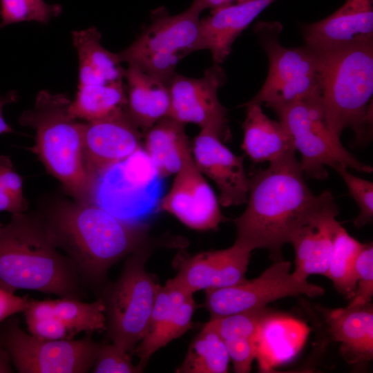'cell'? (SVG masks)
<instances>
[{"instance_id":"cell-1","label":"cell","mask_w":373,"mask_h":373,"mask_svg":"<svg viewBox=\"0 0 373 373\" xmlns=\"http://www.w3.org/2000/svg\"><path fill=\"white\" fill-rule=\"evenodd\" d=\"M303 175L291 153L249 177L247 207L233 220L235 245L250 252L265 249L274 261L282 260L283 245L323 199V193L311 191Z\"/></svg>"},{"instance_id":"cell-2","label":"cell","mask_w":373,"mask_h":373,"mask_svg":"<svg viewBox=\"0 0 373 373\" xmlns=\"http://www.w3.org/2000/svg\"><path fill=\"white\" fill-rule=\"evenodd\" d=\"M41 216L57 248L73 262L86 291L96 295L112 265L143 247L144 224L126 222L93 203L59 202Z\"/></svg>"},{"instance_id":"cell-3","label":"cell","mask_w":373,"mask_h":373,"mask_svg":"<svg viewBox=\"0 0 373 373\" xmlns=\"http://www.w3.org/2000/svg\"><path fill=\"white\" fill-rule=\"evenodd\" d=\"M0 289L82 300L87 294L70 258L58 251L41 215L12 214L0 228Z\"/></svg>"},{"instance_id":"cell-4","label":"cell","mask_w":373,"mask_h":373,"mask_svg":"<svg viewBox=\"0 0 373 373\" xmlns=\"http://www.w3.org/2000/svg\"><path fill=\"white\" fill-rule=\"evenodd\" d=\"M71 102L66 94L41 90L19 122L35 131L30 150L48 171L75 200L90 203L93 182L84 157V123L72 115Z\"/></svg>"},{"instance_id":"cell-5","label":"cell","mask_w":373,"mask_h":373,"mask_svg":"<svg viewBox=\"0 0 373 373\" xmlns=\"http://www.w3.org/2000/svg\"><path fill=\"white\" fill-rule=\"evenodd\" d=\"M318 51L321 104L329 128L340 138L350 127L358 140L364 138L372 122L373 41Z\"/></svg>"},{"instance_id":"cell-6","label":"cell","mask_w":373,"mask_h":373,"mask_svg":"<svg viewBox=\"0 0 373 373\" xmlns=\"http://www.w3.org/2000/svg\"><path fill=\"white\" fill-rule=\"evenodd\" d=\"M278 22L256 26L269 60V73L258 93L247 103L265 104L274 111L299 102L321 99V61L319 51L307 46L287 48L278 36Z\"/></svg>"},{"instance_id":"cell-7","label":"cell","mask_w":373,"mask_h":373,"mask_svg":"<svg viewBox=\"0 0 373 373\" xmlns=\"http://www.w3.org/2000/svg\"><path fill=\"white\" fill-rule=\"evenodd\" d=\"M202 11L194 2L178 15H169L165 8L154 10L151 23L117 53L120 61L139 67L169 86L178 64L203 49L199 18Z\"/></svg>"},{"instance_id":"cell-8","label":"cell","mask_w":373,"mask_h":373,"mask_svg":"<svg viewBox=\"0 0 373 373\" xmlns=\"http://www.w3.org/2000/svg\"><path fill=\"white\" fill-rule=\"evenodd\" d=\"M146 256L144 247L129 255L119 277L97 295L104 304L108 338L128 352L146 332L159 287L145 270Z\"/></svg>"},{"instance_id":"cell-9","label":"cell","mask_w":373,"mask_h":373,"mask_svg":"<svg viewBox=\"0 0 373 373\" xmlns=\"http://www.w3.org/2000/svg\"><path fill=\"white\" fill-rule=\"evenodd\" d=\"M163 179L141 147L96 178L90 203L126 222L144 224L159 209Z\"/></svg>"},{"instance_id":"cell-10","label":"cell","mask_w":373,"mask_h":373,"mask_svg":"<svg viewBox=\"0 0 373 373\" xmlns=\"http://www.w3.org/2000/svg\"><path fill=\"white\" fill-rule=\"evenodd\" d=\"M274 111L288 133L295 151L300 153L301 169L308 177L325 179L327 172L325 166L334 170L346 167L360 172H372V167L350 153L329 128L321 99L296 102Z\"/></svg>"},{"instance_id":"cell-11","label":"cell","mask_w":373,"mask_h":373,"mask_svg":"<svg viewBox=\"0 0 373 373\" xmlns=\"http://www.w3.org/2000/svg\"><path fill=\"white\" fill-rule=\"evenodd\" d=\"M93 334L75 340L42 339L24 332L12 315L0 323V341L19 373H86L102 343Z\"/></svg>"},{"instance_id":"cell-12","label":"cell","mask_w":373,"mask_h":373,"mask_svg":"<svg viewBox=\"0 0 373 373\" xmlns=\"http://www.w3.org/2000/svg\"><path fill=\"white\" fill-rule=\"evenodd\" d=\"M291 267L290 262L277 260L256 278L207 289L204 304L211 318L265 307L287 296L315 297L324 294L321 287L294 278Z\"/></svg>"},{"instance_id":"cell-13","label":"cell","mask_w":373,"mask_h":373,"mask_svg":"<svg viewBox=\"0 0 373 373\" xmlns=\"http://www.w3.org/2000/svg\"><path fill=\"white\" fill-rule=\"evenodd\" d=\"M226 82L220 64L204 70L203 77L190 78L175 73L169 88L170 107L167 116L182 123H193L201 129L216 133L222 141L231 138L227 110L220 102L218 91Z\"/></svg>"},{"instance_id":"cell-14","label":"cell","mask_w":373,"mask_h":373,"mask_svg":"<svg viewBox=\"0 0 373 373\" xmlns=\"http://www.w3.org/2000/svg\"><path fill=\"white\" fill-rule=\"evenodd\" d=\"M219 204L191 152L175 173L169 191L162 198L159 209L170 213L191 229L208 230L216 229L224 220Z\"/></svg>"},{"instance_id":"cell-15","label":"cell","mask_w":373,"mask_h":373,"mask_svg":"<svg viewBox=\"0 0 373 373\" xmlns=\"http://www.w3.org/2000/svg\"><path fill=\"white\" fill-rule=\"evenodd\" d=\"M142 142L143 133L126 109L84 123V157L93 186L100 173L133 154Z\"/></svg>"},{"instance_id":"cell-16","label":"cell","mask_w":373,"mask_h":373,"mask_svg":"<svg viewBox=\"0 0 373 373\" xmlns=\"http://www.w3.org/2000/svg\"><path fill=\"white\" fill-rule=\"evenodd\" d=\"M338 208L331 192H323L318 207L298 227L289 243L295 251L292 275L307 280L312 274L327 276L334 235L340 223L336 220Z\"/></svg>"},{"instance_id":"cell-17","label":"cell","mask_w":373,"mask_h":373,"mask_svg":"<svg viewBox=\"0 0 373 373\" xmlns=\"http://www.w3.org/2000/svg\"><path fill=\"white\" fill-rule=\"evenodd\" d=\"M191 149L200 172L216 183L220 204L227 207L247 203L249 179L244 167L245 155H235L216 133L209 129H201Z\"/></svg>"},{"instance_id":"cell-18","label":"cell","mask_w":373,"mask_h":373,"mask_svg":"<svg viewBox=\"0 0 373 373\" xmlns=\"http://www.w3.org/2000/svg\"><path fill=\"white\" fill-rule=\"evenodd\" d=\"M306 46L329 50L373 41V0H347L324 19L303 27Z\"/></svg>"},{"instance_id":"cell-19","label":"cell","mask_w":373,"mask_h":373,"mask_svg":"<svg viewBox=\"0 0 373 373\" xmlns=\"http://www.w3.org/2000/svg\"><path fill=\"white\" fill-rule=\"evenodd\" d=\"M101 34L95 27L73 32V41L79 57L77 96L111 91L125 86V69L118 54L104 48Z\"/></svg>"},{"instance_id":"cell-20","label":"cell","mask_w":373,"mask_h":373,"mask_svg":"<svg viewBox=\"0 0 373 373\" xmlns=\"http://www.w3.org/2000/svg\"><path fill=\"white\" fill-rule=\"evenodd\" d=\"M275 0H254L230 4L200 19L203 49L210 50L214 64L225 61L236 38Z\"/></svg>"},{"instance_id":"cell-21","label":"cell","mask_w":373,"mask_h":373,"mask_svg":"<svg viewBox=\"0 0 373 373\" xmlns=\"http://www.w3.org/2000/svg\"><path fill=\"white\" fill-rule=\"evenodd\" d=\"M332 338L341 344L345 359L354 363L372 359L373 309L370 303L359 307L324 310Z\"/></svg>"},{"instance_id":"cell-22","label":"cell","mask_w":373,"mask_h":373,"mask_svg":"<svg viewBox=\"0 0 373 373\" xmlns=\"http://www.w3.org/2000/svg\"><path fill=\"white\" fill-rule=\"evenodd\" d=\"M124 79L126 80V112L144 133L168 115L169 86L132 64H128L125 69Z\"/></svg>"},{"instance_id":"cell-23","label":"cell","mask_w":373,"mask_h":373,"mask_svg":"<svg viewBox=\"0 0 373 373\" xmlns=\"http://www.w3.org/2000/svg\"><path fill=\"white\" fill-rule=\"evenodd\" d=\"M241 149L254 163L272 162L295 153L290 137L280 122L269 119L261 105L245 103Z\"/></svg>"},{"instance_id":"cell-24","label":"cell","mask_w":373,"mask_h":373,"mask_svg":"<svg viewBox=\"0 0 373 373\" xmlns=\"http://www.w3.org/2000/svg\"><path fill=\"white\" fill-rule=\"evenodd\" d=\"M144 150L158 174L165 178L175 174L192 152L185 124L169 116L158 120L143 133Z\"/></svg>"},{"instance_id":"cell-25","label":"cell","mask_w":373,"mask_h":373,"mask_svg":"<svg viewBox=\"0 0 373 373\" xmlns=\"http://www.w3.org/2000/svg\"><path fill=\"white\" fill-rule=\"evenodd\" d=\"M229 360L224 341L215 330L204 325L191 343L176 372L225 373Z\"/></svg>"},{"instance_id":"cell-26","label":"cell","mask_w":373,"mask_h":373,"mask_svg":"<svg viewBox=\"0 0 373 373\" xmlns=\"http://www.w3.org/2000/svg\"><path fill=\"white\" fill-rule=\"evenodd\" d=\"M47 302L50 314L61 321L73 336L82 332L93 334L106 330L105 307L99 297L92 303L60 297Z\"/></svg>"},{"instance_id":"cell-27","label":"cell","mask_w":373,"mask_h":373,"mask_svg":"<svg viewBox=\"0 0 373 373\" xmlns=\"http://www.w3.org/2000/svg\"><path fill=\"white\" fill-rule=\"evenodd\" d=\"M363 244L339 224L336 229L327 277L338 292L352 298L356 287L354 264Z\"/></svg>"},{"instance_id":"cell-28","label":"cell","mask_w":373,"mask_h":373,"mask_svg":"<svg viewBox=\"0 0 373 373\" xmlns=\"http://www.w3.org/2000/svg\"><path fill=\"white\" fill-rule=\"evenodd\" d=\"M222 255V249L197 254L186 259L170 280L191 294L215 288L221 274Z\"/></svg>"},{"instance_id":"cell-29","label":"cell","mask_w":373,"mask_h":373,"mask_svg":"<svg viewBox=\"0 0 373 373\" xmlns=\"http://www.w3.org/2000/svg\"><path fill=\"white\" fill-rule=\"evenodd\" d=\"M271 314L265 307L211 318L205 325L215 330L223 341L258 336L264 320Z\"/></svg>"},{"instance_id":"cell-30","label":"cell","mask_w":373,"mask_h":373,"mask_svg":"<svg viewBox=\"0 0 373 373\" xmlns=\"http://www.w3.org/2000/svg\"><path fill=\"white\" fill-rule=\"evenodd\" d=\"M62 11L61 5L44 0H0V28L23 21L48 23Z\"/></svg>"},{"instance_id":"cell-31","label":"cell","mask_w":373,"mask_h":373,"mask_svg":"<svg viewBox=\"0 0 373 373\" xmlns=\"http://www.w3.org/2000/svg\"><path fill=\"white\" fill-rule=\"evenodd\" d=\"M23 313L28 330L32 336L48 340L73 338L66 326L50 314L47 300L31 298Z\"/></svg>"},{"instance_id":"cell-32","label":"cell","mask_w":373,"mask_h":373,"mask_svg":"<svg viewBox=\"0 0 373 373\" xmlns=\"http://www.w3.org/2000/svg\"><path fill=\"white\" fill-rule=\"evenodd\" d=\"M28 207L21 176L15 171L10 157L0 155V211L24 213Z\"/></svg>"},{"instance_id":"cell-33","label":"cell","mask_w":373,"mask_h":373,"mask_svg":"<svg viewBox=\"0 0 373 373\" xmlns=\"http://www.w3.org/2000/svg\"><path fill=\"white\" fill-rule=\"evenodd\" d=\"M347 169L346 167H339L335 171L345 182L350 195L359 208L360 213L354 220V226L359 228L372 222L373 184L354 175Z\"/></svg>"},{"instance_id":"cell-34","label":"cell","mask_w":373,"mask_h":373,"mask_svg":"<svg viewBox=\"0 0 373 373\" xmlns=\"http://www.w3.org/2000/svg\"><path fill=\"white\" fill-rule=\"evenodd\" d=\"M356 287L348 307H359L370 303L373 296L372 243L363 244L354 264Z\"/></svg>"},{"instance_id":"cell-35","label":"cell","mask_w":373,"mask_h":373,"mask_svg":"<svg viewBox=\"0 0 373 373\" xmlns=\"http://www.w3.org/2000/svg\"><path fill=\"white\" fill-rule=\"evenodd\" d=\"M143 369L135 365L129 352L114 343H102L92 368L93 373H137Z\"/></svg>"},{"instance_id":"cell-36","label":"cell","mask_w":373,"mask_h":373,"mask_svg":"<svg viewBox=\"0 0 373 373\" xmlns=\"http://www.w3.org/2000/svg\"><path fill=\"white\" fill-rule=\"evenodd\" d=\"M195 308L193 294L186 295L177 303L170 321L155 342V352L189 329Z\"/></svg>"},{"instance_id":"cell-37","label":"cell","mask_w":373,"mask_h":373,"mask_svg":"<svg viewBox=\"0 0 373 373\" xmlns=\"http://www.w3.org/2000/svg\"><path fill=\"white\" fill-rule=\"evenodd\" d=\"M236 372H249L258 353V341L253 338H232L224 341Z\"/></svg>"},{"instance_id":"cell-38","label":"cell","mask_w":373,"mask_h":373,"mask_svg":"<svg viewBox=\"0 0 373 373\" xmlns=\"http://www.w3.org/2000/svg\"><path fill=\"white\" fill-rule=\"evenodd\" d=\"M30 300L28 295L19 296L0 289V323L12 315L23 312Z\"/></svg>"},{"instance_id":"cell-39","label":"cell","mask_w":373,"mask_h":373,"mask_svg":"<svg viewBox=\"0 0 373 373\" xmlns=\"http://www.w3.org/2000/svg\"><path fill=\"white\" fill-rule=\"evenodd\" d=\"M17 91L12 90L10 93L0 96V135L3 133H13V129L7 124L3 117V109L7 104L16 102L18 99Z\"/></svg>"},{"instance_id":"cell-40","label":"cell","mask_w":373,"mask_h":373,"mask_svg":"<svg viewBox=\"0 0 373 373\" xmlns=\"http://www.w3.org/2000/svg\"><path fill=\"white\" fill-rule=\"evenodd\" d=\"M12 361L10 354L3 347L0 341V373H12Z\"/></svg>"},{"instance_id":"cell-41","label":"cell","mask_w":373,"mask_h":373,"mask_svg":"<svg viewBox=\"0 0 373 373\" xmlns=\"http://www.w3.org/2000/svg\"><path fill=\"white\" fill-rule=\"evenodd\" d=\"M234 0H194L193 2L200 6L202 10L210 8L216 10L232 4Z\"/></svg>"},{"instance_id":"cell-42","label":"cell","mask_w":373,"mask_h":373,"mask_svg":"<svg viewBox=\"0 0 373 373\" xmlns=\"http://www.w3.org/2000/svg\"><path fill=\"white\" fill-rule=\"evenodd\" d=\"M234 1H236L238 3H245V2H248V1H251L254 0H234Z\"/></svg>"},{"instance_id":"cell-43","label":"cell","mask_w":373,"mask_h":373,"mask_svg":"<svg viewBox=\"0 0 373 373\" xmlns=\"http://www.w3.org/2000/svg\"><path fill=\"white\" fill-rule=\"evenodd\" d=\"M2 226H3V224H1L0 223V228H1Z\"/></svg>"}]
</instances>
